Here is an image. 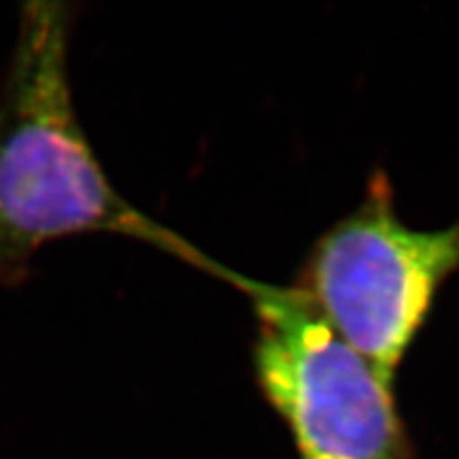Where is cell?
I'll return each instance as SVG.
<instances>
[{"instance_id":"obj_2","label":"cell","mask_w":459,"mask_h":459,"mask_svg":"<svg viewBox=\"0 0 459 459\" xmlns=\"http://www.w3.org/2000/svg\"><path fill=\"white\" fill-rule=\"evenodd\" d=\"M256 316V383L300 459H411L394 386L329 324L303 287L256 281L219 264Z\"/></svg>"},{"instance_id":"obj_1","label":"cell","mask_w":459,"mask_h":459,"mask_svg":"<svg viewBox=\"0 0 459 459\" xmlns=\"http://www.w3.org/2000/svg\"><path fill=\"white\" fill-rule=\"evenodd\" d=\"M65 3H29L0 94V283L29 276L40 247L81 234L146 243L207 272L212 258L126 201L74 104Z\"/></svg>"},{"instance_id":"obj_3","label":"cell","mask_w":459,"mask_h":459,"mask_svg":"<svg viewBox=\"0 0 459 459\" xmlns=\"http://www.w3.org/2000/svg\"><path fill=\"white\" fill-rule=\"evenodd\" d=\"M457 272L459 221L440 230L406 226L389 177L376 170L362 204L314 243L297 285L394 386L440 287Z\"/></svg>"}]
</instances>
